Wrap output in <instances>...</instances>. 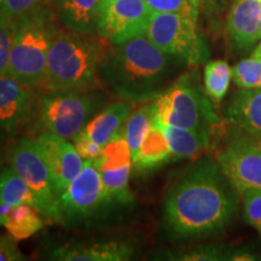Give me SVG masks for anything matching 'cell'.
I'll use <instances>...</instances> for the list:
<instances>
[{
  "label": "cell",
  "instance_id": "cell-1",
  "mask_svg": "<svg viewBox=\"0 0 261 261\" xmlns=\"http://www.w3.org/2000/svg\"><path fill=\"white\" fill-rule=\"evenodd\" d=\"M238 192L218 161L203 159L181 175L162 207V228L172 241H190L221 232L238 208Z\"/></svg>",
  "mask_w": 261,
  "mask_h": 261
},
{
  "label": "cell",
  "instance_id": "cell-2",
  "mask_svg": "<svg viewBox=\"0 0 261 261\" xmlns=\"http://www.w3.org/2000/svg\"><path fill=\"white\" fill-rule=\"evenodd\" d=\"M181 63L185 62L140 34L103 54L98 77L123 102L149 103L161 94L163 85Z\"/></svg>",
  "mask_w": 261,
  "mask_h": 261
},
{
  "label": "cell",
  "instance_id": "cell-3",
  "mask_svg": "<svg viewBox=\"0 0 261 261\" xmlns=\"http://www.w3.org/2000/svg\"><path fill=\"white\" fill-rule=\"evenodd\" d=\"M103 51L96 41L57 32L48 51L41 86L47 92L86 91L98 79Z\"/></svg>",
  "mask_w": 261,
  "mask_h": 261
},
{
  "label": "cell",
  "instance_id": "cell-4",
  "mask_svg": "<svg viewBox=\"0 0 261 261\" xmlns=\"http://www.w3.org/2000/svg\"><path fill=\"white\" fill-rule=\"evenodd\" d=\"M57 32L54 14L47 6L15 19L6 74L32 89L41 86L48 51Z\"/></svg>",
  "mask_w": 261,
  "mask_h": 261
},
{
  "label": "cell",
  "instance_id": "cell-5",
  "mask_svg": "<svg viewBox=\"0 0 261 261\" xmlns=\"http://www.w3.org/2000/svg\"><path fill=\"white\" fill-rule=\"evenodd\" d=\"M154 120L165 125L201 130L211 135L223 127L211 98L191 74L182 75L155 99Z\"/></svg>",
  "mask_w": 261,
  "mask_h": 261
},
{
  "label": "cell",
  "instance_id": "cell-6",
  "mask_svg": "<svg viewBox=\"0 0 261 261\" xmlns=\"http://www.w3.org/2000/svg\"><path fill=\"white\" fill-rule=\"evenodd\" d=\"M102 104L99 94L84 91L47 92L39 98L38 123L42 132L73 139L96 115Z\"/></svg>",
  "mask_w": 261,
  "mask_h": 261
},
{
  "label": "cell",
  "instance_id": "cell-7",
  "mask_svg": "<svg viewBox=\"0 0 261 261\" xmlns=\"http://www.w3.org/2000/svg\"><path fill=\"white\" fill-rule=\"evenodd\" d=\"M60 224L80 226L107 218L115 207L108 201L100 174L91 160L85 161L83 171L58 196Z\"/></svg>",
  "mask_w": 261,
  "mask_h": 261
},
{
  "label": "cell",
  "instance_id": "cell-8",
  "mask_svg": "<svg viewBox=\"0 0 261 261\" xmlns=\"http://www.w3.org/2000/svg\"><path fill=\"white\" fill-rule=\"evenodd\" d=\"M10 166L32 189L37 198V208L46 219L60 224L61 207L55 190L50 169L35 139L22 137L12 145Z\"/></svg>",
  "mask_w": 261,
  "mask_h": 261
},
{
  "label": "cell",
  "instance_id": "cell-9",
  "mask_svg": "<svg viewBox=\"0 0 261 261\" xmlns=\"http://www.w3.org/2000/svg\"><path fill=\"white\" fill-rule=\"evenodd\" d=\"M194 19L175 12H152L146 35L160 50L197 65L208 58L207 46L196 31Z\"/></svg>",
  "mask_w": 261,
  "mask_h": 261
},
{
  "label": "cell",
  "instance_id": "cell-10",
  "mask_svg": "<svg viewBox=\"0 0 261 261\" xmlns=\"http://www.w3.org/2000/svg\"><path fill=\"white\" fill-rule=\"evenodd\" d=\"M151 15L145 0H103L97 33L113 45L122 44L146 34Z\"/></svg>",
  "mask_w": 261,
  "mask_h": 261
},
{
  "label": "cell",
  "instance_id": "cell-11",
  "mask_svg": "<svg viewBox=\"0 0 261 261\" xmlns=\"http://www.w3.org/2000/svg\"><path fill=\"white\" fill-rule=\"evenodd\" d=\"M217 161L240 195L261 189V149L247 135L231 139L217 155Z\"/></svg>",
  "mask_w": 261,
  "mask_h": 261
},
{
  "label": "cell",
  "instance_id": "cell-12",
  "mask_svg": "<svg viewBox=\"0 0 261 261\" xmlns=\"http://www.w3.org/2000/svg\"><path fill=\"white\" fill-rule=\"evenodd\" d=\"M32 87L5 74L0 76V143L27 128L37 114Z\"/></svg>",
  "mask_w": 261,
  "mask_h": 261
},
{
  "label": "cell",
  "instance_id": "cell-13",
  "mask_svg": "<svg viewBox=\"0 0 261 261\" xmlns=\"http://www.w3.org/2000/svg\"><path fill=\"white\" fill-rule=\"evenodd\" d=\"M138 244L130 238L73 241L51 248L47 259L57 261H127L135 259Z\"/></svg>",
  "mask_w": 261,
  "mask_h": 261
},
{
  "label": "cell",
  "instance_id": "cell-14",
  "mask_svg": "<svg viewBox=\"0 0 261 261\" xmlns=\"http://www.w3.org/2000/svg\"><path fill=\"white\" fill-rule=\"evenodd\" d=\"M35 140L50 169L55 190L60 196L83 171L84 159L79 155L74 143L56 135L42 132Z\"/></svg>",
  "mask_w": 261,
  "mask_h": 261
},
{
  "label": "cell",
  "instance_id": "cell-15",
  "mask_svg": "<svg viewBox=\"0 0 261 261\" xmlns=\"http://www.w3.org/2000/svg\"><path fill=\"white\" fill-rule=\"evenodd\" d=\"M261 0H236L226 18V38L231 51L246 52L259 40Z\"/></svg>",
  "mask_w": 261,
  "mask_h": 261
},
{
  "label": "cell",
  "instance_id": "cell-16",
  "mask_svg": "<svg viewBox=\"0 0 261 261\" xmlns=\"http://www.w3.org/2000/svg\"><path fill=\"white\" fill-rule=\"evenodd\" d=\"M228 121L252 137H261V89H243L226 108Z\"/></svg>",
  "mask_w": 261,
  "mask_h": 261
},
{
  "label": "cell",
  "instance_id": "cell-17",
  "mask_svg": "<svg viewBox=\"0 0 261 261\" xmlns=\"http://www.w3.org/2000/svg\"><path fill=\"white\" fill-rule=\"evenodd\" d=\"M62 24L77 34L97 32L102 0H56Z\"/></svg>",
  "mask_w": 261,
  "mask_h": 261
},
{
  "label": "cell",
  "instance_id": "cell-18",
  "mask_svg": "<svg viewBox=\"0 0 261 261\" xmlns=\"http://www.w3.org/2000/svg\"><path fill=\"white\" fill-rule=\"evenodd\" d=\"M130 113H132V106L128 102L121 100L119 103L110 104L91 119V121L85 126L83 132L89 138L103 146L114 136L121 132Z\"/></svg>",
  "mask_w": 261,
  "mask_h": 261
},
{
  "label": "cell",
  "instance_id": "cell-19",
  "mask_svg": "<svg viewBox=\"0 0 261 261\" xmlns=\"http://www.w3.org/2000/svg\"><path fill=\"white\" fill-rule=\"evenodd\" d=\"M161 127L168 140L172 150L173 160L194 159L210 149L213 135L201 130L181 128V127L169 126L154 120L152 121Z\"/></svg>",
  "mask_w": 261,
  "mask_h": 261
},
{
  "label": "cell",
  "instance_id": "cell-20",
  "mask_svg": "<svg viewBox=\"0 0 261 261\" xmlns=\"http://www.w3.org/2000/svg\"><path fill=\"white\" fill-rule=\"evenodd\" d=\"M173 160L172 150L161 127L152 122L143 139L138 155L133 160L137 173H150Z\"/></svg>",
  "mask_w": 261,
  "mask_h": 261
},
{
  "label": "cell",
  "instance_id": "cell-21",
  "mask_svg": "<svg viewBox=\"0 0 261 261\" xmlns=\"http://www.w3.org/2000/svg\"><path fill=\"white\" fill-rule=\"evenodd\" d=\"M132 168L133 165H126L119 168L98 169L108 201L115 208L130 207L133 203V194L129 189Z\"/></svg>",
  "mask_w": 261,
  "mask_h": 261
},
{
  "label": "cell",
  "instance_id": "cell-22",
  "mask_svg": "<svg viewBox=\"0 0 261 261\" xmlns=\"http://www.w3.org/2000/svg\"><path fill=\"white\" fill-rule=\"evenodd\" d=\"M44 218L41 212L34 205H16L9 213L3 226L10 236L21 241L38 233L45 225Z\"/></svg>",
  "mask_w": 261,
  "mask_h": 261
},
{
  "label": "cell",
  "instance_id": "cell-23",
  "mask_svg": "<svg viewBox=\"0 0 261 261\" xmlns=\"http://www.w3.org/2000/svg\"><path fill=\"white\" fill-rule=\"evenodd\" d=\"M0 203L12 207L31 204L37 207L38 202L29 185L10 167L0 168Z\"/></svg>",
  "mask_w": 261,
  "mask_h": 261
},
{
  "label": "cell",
  "instance_id": "cell-24",
  "mask_svg": "<svg viewBox=\"0 0 261 261\" xmlns=\"http://www.w3.org/2000/svg\"><path fill=\"white\" fill-rule=\"evenodd\" d=\"M155 114V100L145 103L144 106L138 108L136 112L130 113L129 117L122 127V133L128 143L133 160L138 155L143 139L154 121Z\"/></svg>",
  "mask_w": 261,
  "mask_h": 261
},
{
  "label": "cell",
  "instance_id": "cell-25",
  "mask_svg": "<svg viewBox=\"0 0 261 261\" xmlns=\"http://www.w3.org/2000/svg\"><path fill=\"white\" fill-rule=\"evenodd\" d=\"M232 69L226 61L215 60L208 62L204 68L205 93L214 103H219L226 96L230 86Z\"/></svg>",
  "mask_w": 261,
  "mask_h": 261
},
{
  "label": "cell",
  "instance_id": "cell-26",
  "mask_svg": "<svg viewBox=\"0 0 261 261\" xmlns=\"http://www.w3.org/2000/svg\"><path fill=\"white\" fill-rule=\"evenodd\" d=\"M92 162L97 169L119 168L126 165H133L132 152L122 130L103 145L100 155L92 160Z\"/></svg>",
  "mask_w": 261,
  "mask_h": 261
},
{
  "label": "cell",
  "instance_id": "cell-27",
  "mask_svg": "<svg viewBox=\"0 0 261 261\" xmlns=\"http://www.w3.org/2000/svg\"><path fill=\"white\" fill-rule=\"evenodd\" d=\"M232 77L241 89H261V56H252L237 63Z\"/></svg>",
  "mask_w": 261,
  "mask_h": 261
},
{
  "label": "cell",
  "instance_id": "cell-28",
  "mask_svg": "<svg viewBox=\"0 0 261 261\" xmlns=\"http://www.w3.org/2000/svg\"><path fill=\"white\" fill-rule=\"evenodd\" d=\"M230 254L224 246H200L188 252L168 253L166 256L172 260H230Z\"/></svg>",
  "mask_w": 261,
  "mask_h": 261
},
{
  "label": "cell",
  "instance_id": "cell-29",
  "mask_svg": "<svg viewBox=\"0 0 261 261\" xmlns=\"http://www.w3.org/2000/svg\"><path fill=\"white\" fill-rule=\"evenodd\" d=\"M47 2L48 0H0V15L15 21L35 10L44 8L47 5Z\"/></svg>",
  "mask_w": 261,
  "mask_h": 261
},
{
  "label": "cell",
  "instance_id": "cell-30",
  "mask_svg": "<svg viewBox=\"0 0 261 261\" xmlns=\"http://www.w3.org/2000/svg\"><path fill=\"white\" fill-rule=\"evenodd\" d=\"M15 21L0 15V76L6 74L14 39Z\"/></svg>",
  "mask_w": 261,
  "mask_h": 261
},
{
  "label": "cell",
  "instance_id": "cell-31",
  "mask_svg": "<svg viewBox=\"0 0 261 261\" xmlns=\"http://www.w3.org/2000/svg\"><path fill=\"white\" fill-rule=\"evenodd\" d=\"M244 218L261 232V189H249L242 194Z\"/></svg>",
  "mask_w": 261,
  "mask_h": 261
},
{
  "label": "cell",
  "instance_id": "cell-32",
  "mask_svg": "<svg viewBox=\"0 0 261 261\" xmlns=\"http://www.w3.org/2000/svg\"><path fill=\"white\" fill-rule=\"evenodd\" d=\"M152 10V12H175L188 16L197 22V17L194 15L188 0H145Z\"/></svg>",
  "mask_w": 261,
  "mask_h": 261
},
{
  "label": "cell",
  "instance_id": "cell-33",
  "mask_svg": "<svg viewBox=\"0 0 261 261\" xmlns=\"http://www.w3.org/2000/svg\"><path fill=\"white\" fill-rule=\"evenodd\" d=\"M73 140L77 152H79V155L85 160V161H86V160H91V161H92V160L97 159L103 150L102 145H99L98 143L94 142V140L89 138L83 130H81L79 135L75 136Z\"/></svg>",
  "mask_w": 261,
  "mask_h": 261
},
{
  "label": "cell",
  "instance_id": "cell-34",
  "mask_svg": "<svg viewBox=\"0 0 261 261\" xmlns=\"http://www.w3.org/2000/svg\"><path fill=\"white\" fill-rule=\"evenodd\" d=\"M25 260L24 254L19 250L17 240L0 234V261H23Z\"/></svg>",
  "mask_w": 261,
  "mask_h": 261
},
{
  "label": "cell",
  "instance_id": "cell-35",
  "mask_svg": "<svg viewBox=\"0 0 261 261\" xmlns=\"http://www.w3.org/2000/svg\"><path fill=\"white\" fill-rule=\"evenodd\" d=\"M231 0H202V8L208 18H217L226 10Z\"/></svg>",
  "mask_w": 261,
  "mask_h": 261
},
{
  "label": "cell",
  "instance_id": "cell-36",
  "mask_svg": "<svg viewBox=\"0 0 261 261\" xmlns=\"http://www.w3.org/2000/svg\"><path fill=\"white\" fill-rule=\"evenodd\" d=\"M189 4H190L192 11H194V15L198 18V12H200V8H201V3L202 0H188Z\"/></svg>",
  "mask_w": 261,
  "mask_h": 261
},
{
  "label": "cell",
  "instance_id": "cell-37",
  "mask_svg": "<svg viewBox=\"0 0 261 261\" xmlns=\"http://www.w3.org/2000/svg\"><path fill=\"white\" fill-rule=\"evenodd\" d=\"M244 135H246V133H244ZM248 137H249L250 140H252V142L257 146V148L261 149V137H252V136H248Z\"/></svg>",
  "mask_w": 261,
  "mask_h": 261
},
{
  "label": "cell",
  "instance_id": "cell-38",
  "mask_svg": "<svg viewBox=\"0 0 261 261\" xmlns=\"http://www.w3.org/2000/svg\"><path fill=\"white\" fill-rule=\"evenodd\" d=\"M253 56H261V42H260V45H257V47L255 48V50H254Z\"/></svg>",
  "mask_w": 261,
  "mask_h": 261
},
{
  "label": "cell",
  "instance_id": "cell-39",
  "mask_svg": "<svg viewBox=\"0 0 261 261\" xmlns=\"http://www.w3.org/2000/svg\"><path fill=\"white\" fill-rule=\"evenodd\" d=\"M259 37L261 39V19H260V31H259Z\"/></svg>",
  "mask_w": 261,
  "mask_h": 261
},
{
  "label": "cell",
  "instance_id": "cell-40",
  "mask_svg": "<svg viewBox=\"0 0 261 261\" xmlns=\"http://www.w3.org/2000/svg\"><path fill=\"white\" fill-rule=\"evenodd\" d=\"M0 167H2V165H0Z\"/></svg>",
  "mask_w": 261,
  "mask_h": 261
},
{
  "label": "cell",
  "instance_id": "cell-41",
  "mask_svg": "<svg viewBox=\"0 0 261 261\" xmlns=\"http://www.w3.org/2000/svg\"><path fill=\"white\" fill-rule=\"evenodd\" d=\"M102 2H103V0H102Z\"/></svg>",
  "mask_w": 261,
  "mask_h": 261
}]
</instances>
